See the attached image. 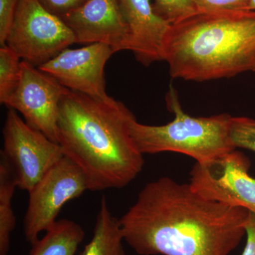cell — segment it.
<instances>
[{"label": "cell", "mask_w": 255, "mask_h": 255, "mask_svg": "<svg viewBox=\"0 0 255 255\" xmlns=\"http://www.w3.org/2000/svg\"><path fill=\"white\" fill-rule=\"evenodd\" d=\"M20 0H0V45L4 46L14 22Z\"/></svg>", "instance_id": "ffe728a7"}, {"label": "cell", "mask_w": 255, "mask_h": 255, "mask_svg": "<svg viewBox=\"0 0 255 255\" xmlns=\"http://www.w3.org/2000/svg\"><path fill=\"white\" fill-rule=\"evenodd\" d=\"M69 91L48 73L22 60L18 86L4 105L19 112L28 125L58 143L60 104Z\"/></svg>", "instance_id": "9c48e42d"}, {"label": "cell", "mask_w": 255, "mask_h": 255, "mask_svg": "<svg viewBox=\"0 0 255 255\" xmlns=\"http://www.w3.org/2000/svg\"><path fill=\"white\" fill-rule=\"evenodd\" d=\"M75 43L73 31L61 18L37 0H20L5 45L38 68Z\"/></svg>", "instance_id": "5b68a950"}, {"label": "cell", "mask_w": 255, "mask_h": 255, "mask_svg": "<svg viewBox=\"0 0 255 255\" xmlns=\"http://www.w3.org/2000/svg\"><path fill=\"white\" fill-rule=\"evenodd\" d=\"M194 1L199 12L250 10V0H194Z\"/></svg>", "instance_id": "d6986e66"}, {"label": "cell", "mask_w": 255, "mask_h": 255, "mask_svg": "<svg viewBox=\"0 0 255 255\" xmlns=\"http://www.w3.org/2000/svg\"><path fill=\"white\" fill-rule=\"evenodd\" d=\"M152 7L172 25L199 12L194 0H154Z\"/></svg>", "instance_id": "e0dca14e"}, {"label": "cell", "mask_w": 255, "mask_h": 255, "mask_svg": "<svg viewBox=\"0 0 255 255\" xmlns=\"http://www.w3.org/2000/svg\"><path fill=\"white\" fill-rule=\"evenodd\" d=\"M249 158L236 150L209 162H196L189 185L209 200L255 214V179L249 174Z\"/></svg>", "instance_id": "ba28073f"}, {"label": "cell", "mask_w": 255, "mask_h": 255, "mask_svg": "<svg viewBox=\"0 0 255 255\" xmlns=\"http://www.w3.org/2000/svg\"><path fill=\"white\" fill-rule=\"evenodd\" d=\"M47 11L63 18L65 15L78 9L87 0H37Z\"/></svg>", "instance_id": "44dd1931"}, {"label": "cell", "mask_w": 255, "mask_h": 255, "mask_svg": "<svg viewBox=\"0 0 255 255\" xmlns=\"http://www.w3.org/2000/svg\"><path fill=\"white\" fill-rule=\"evenodd\" d=\"M249 9L255 11V0H250Z\"/></svg>", "instance_id": "603a6c76"}, {"label": "cell", "mask_w": 255, "mask_h": 255, "mask_svg": "<svg viewBox=\"0 0 255 255\" xmlns=\"http://www.w3.org/2000/svg\"><path fill=\"white\" fill-rule=\"evenodd\" d=\"M61 18L75 43H105L116 53L127 50L130 33L118 0H87Z\"/></svg>", "instance_id": "8fae6325"}, {"label": "cell", "mask_w": 255, "mask_h": 255, "mask_svg": "<svg viewBox=\"0 0 255 255\" xmlns=\"http://www.w3.org/2000/svg\"><path fill=\"white\" fill-rule=\"evenodd\" d=\"M230 136L236 148L241 147L255 152V119L232 117Z\"/></svg>", "instance_id": "ac0fdd59"}, {"label": "cell", "mask_w": 255, "mask_h": 255, "mask_svg": "<svg viewBox=\"0 0 255 255\" xmlns=\"http://www.w3.org/2000/svg\"><path fill=\"white\" fill-rule=\"evenodd\" d=\"M247 241L242 255H255V214L251 212L246 226Z\"/></svg>", "instance_id": "7402d4cb"}, {"label": "cell", "mask_w": 255, "mask_h": 255, "mask_svg": "<svg viewBox=\"0 0 255 255\" xmlns=\"http://www.w3.org/2000/svg\"><path fill=\"white\" fill-rule=\"evenodd\" d=\"M124 241L119 219L112 214L107 198L103 196L96 219L93 236L82 255H127Z\"/></svg>", "instance_id": "4fadbf2b"}, {"label": "cell", "mask_w": 255, "mask_h": 255, "mask_svg": "<svg viewBox=\"0 0 255 255\" xmlns=\"http://www.w3.org/2000/svg\"><path fill=\"white\" fill-rule=\"evenodd\" d=\"M164 60L172 78L191 81L255 72V11L197 12L172 24Z\"/></svg>", "instance_id": "3957f363"}, {"label": "cell", "mask_w": 255, "mask_h": 255, "mask_svg": "<svg viewBox=\"0 0 255 255\" xmlns=\"http://www.w3.org/2000/svg\"><path fill=\"white\" fill-rule=\"evenodd\" d=\"M83 228L70 220L57 221L31 245L29 255H75L85 238Z\"/></svg>", "instance_id": "5bb4252c"}, {"label": "cell", "mask_w": 255, "mask_h": 255, "mask_svg": "<svg viewBox=\"0 0 255 255\" xmlns=\"http://www.w3.org/2000/svg\"><path fill=\"white\" fill-rule=\"evenodd\" d=\"M17 187L14 175L4 159L0 158V255H7L11 234L16 226L11 200Z\"/></svg>", "instance_id": "9a60e30c"}, {"label": "cell", "mask_w": 255, "mask_h": 255, "mask_svg": "<svg viewBox=\"0 0 255 255\" xmlns=\"http://www.w3.org/2000/svg\"><path fill=\"white\" fill-rule=\"evenodd\" d=\"M167 108L174 114L172 122L162 126L130 122V132L142 155L174 152L206 162L236 150L230 136L232 117L222 114L193 117L185 113L175 89L170 85L166 95Z\"/></svg>", "instance_id": "277c9868"}, {"label": "cell", "mask_w": 255, "mask_h": 255, "mask_svg": "<svg viewBox=\"0 0 255 255\" xmlns=\"http://www.w3.org/2000/svg\"><path fill=\"white\" fill-rule=\"evenodd\" d=\"M129 29L127 50L148 66L164 60V48L172 24L159 16L151 0H118Z\"/></svg>", "instance_id": "7c38bea8"}, {"label": "cell", "mask_w": 255, "mask_h": 255, "mask_svg": "<svg viewBox=\"0 0 255 255\" xmlns=\"http://www.w3.org/2000/svg\"><path fill=\"white\" fill-rule=\"evenodd\" d=\"M3 133L1 158L9 166L17 187L30 191L64 157L63 149L9 109Z\"/></svg>", "instance_id": "8992f818"}, {"label": "cell", "mask_w": 255, "mask_h": 255, "mask_svg": "<svg viewBox=\"0 0 255 255\" xmlns=\"http://www.w3.org/2000/svg\"><path fill=\"white\" fill-rule=\"evenodd\" d=\"M134 114L122 102H104L70 90L60 104L58 142L78 166L90 191L122 189L145 161L130 132Z\"/></svg>", "instance_id": "7a4b0ae2"}, {"label": "cell", "mask_w": 255, "mask_h": 255, "mask_svg": "<svg viewBox=\"0 0 255 255\" xmlns=\"http://www.w3.org/2000/svg\"><path fill=\"white\" fill-rule=\"evenodd\" d=\"M21 58L9 47L0 48V102L4 105L12 95L20 81Z\"/></svg>", "instance_id": "2e32d148"}, {"label": "cell", "mask_w": 255, "mask_h": 255, "mask_svg": "<svg viewBox=\"0 0 255 255\" xmlns=\"http://www.w3.org/2000/svg\"><path fill=\"white\" fill-rule=\"evenodd\" d=\"M89 190L86 177L71 159L64 156L28 192L29 200L24 219L23 233L32 245L57 221L68 201Z\"/></svg>", "instance_id": "52a82bcc"}, {"label": "cell", "mask_w": 255, "mask_h": 255, "mask_svg": "<svg viewBox=\"0 0 255 255\" xmlns=\"http://www.w3.org/2000/svg\"><path fill=\"white\" fill-rule=\"evenodd\" d=\"M250 215L164 177L142 188L119 223L140 255H229L246 235Z\"/></svg>", "instance_id": "6da1fadb"}, {"label": "cell", "mask_w": 255, "mask_h": 255, "mask_svg": "<svg viewBox=\"0 0 255 255\" xmlns=\"http://www.w3.org/2000/svg\"><path fill=\"white\" fill-rule=\"evenodd\" d=\"M115 53L112 47L100 43L77 49L66 48L38 68L71 91L111 102L114 99L106 91L105 68Z\"/></svg>", "instance_id": "30bf717a"}]
</instances>
